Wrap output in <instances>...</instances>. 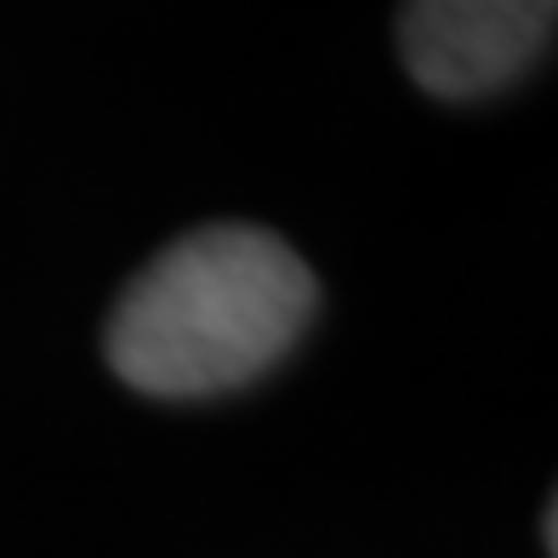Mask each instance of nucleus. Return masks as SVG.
<instances>
[{"label": "nucleus", "instance_id": "obj_1", "mask_svg": "<svg viewBox=\"0 0 558 558\" xmlns=\"http://www.w3.org/2000/svg\"><path fill=\"white\" fill-rule=\"evenodd\" d=\"M314 314V274L251 222L171 240L109 314V365L143 393L199 399L263 376Z\"/></svg>", "mask_w": 558, "mask_h": 558}, {"label": "nucleus", "instance_id": "obj_2", "mask_svg": "<svg viewBox=\"0 0 558 558\" xmlns=\"http://www.w3.org/2000/svg\"><path fill=\"white\" fill-rule=\"evenodd\" d=\"M558 0H404L399 52L434 97H485L524 74L553 35Z\"/></svg>", "mask_w": 558, "mask_h": 558}]
</instances>
